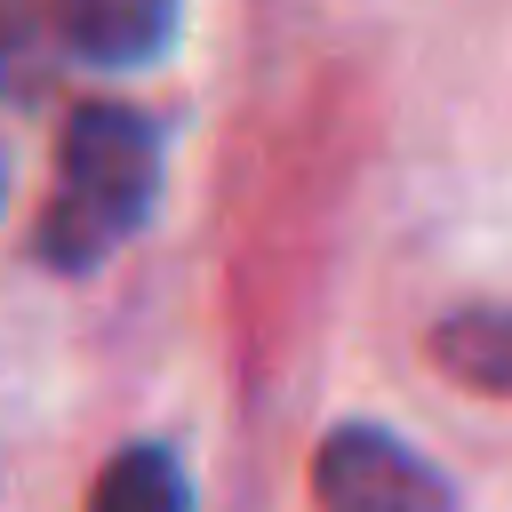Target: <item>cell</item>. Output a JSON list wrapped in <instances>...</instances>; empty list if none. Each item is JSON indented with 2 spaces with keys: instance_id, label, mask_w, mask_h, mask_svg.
Segmentation results:
<instances>
[{
  "instance_id": "obj_2",
  "label": "cell",
  "mask_w": 512,
  "mask_h": 512,
  "mask_svg": "<svg viewBox=\"0 0 512 512\" xmlns=\"http://www.w3.org/2000/svg\"><path fill=\"white\" fill-rule=\"evenodd\" d=\"M320 512H456L448 480L384 424H336L312 456Z\"/></svg>"
},
{
  "instance_id": "obj_5",
  "label": "cell",
  "mask_w": 512,
  "mask_h": 512,
  "mask_svg": "<svg viewBox=\"0 0 512 512\" xmlns=\"http://www.w3.org/2000/svg\"><path fill=\"white\" fill-rule=\"evenodd\" d=\"M88 512H192V488H184V464L152 440L120 448L88 496Z\"/></svg>"
},
{
  "instance_id": "obj_3",
  "label": "cell",
  "mask_w": 512,
  "mask_h": 512,
  "mask_svg": "<svg viewBox=\"0 0 512 512\" xmlns=\"http://www.w3.org/2000/svg\"><path fill=\"white\" fill-rule=\"evenodd\" d=\"M176 8H184V0H56V32H64V48H72L80 64L136 72V64L168 56Z\"/></svg>"
},
{
  "instance_id": "obj_1",
  "label": "cell",
  "mask_w": 512,
  "mask_h": 512,
  "mask_svg": "<svg viewBox=\"0 0 512 512\" xmlns=\"http://www.w3.org/2000/svg\"><path fill=\"white\" fill-rule=\"evenodd\" d=\"M160 192V128L128 104H80L56 136V192L40 216V264L96 272Z\"/></svg>"
},
{
  "instance_id": "obj_4",
  "label": "cell",
  "mask_w": 512,
  "mask_h": 512,
  "mask_svg": "<svg viewBox=\"0 0 512 512\" xmlns=\"http://www.w3.org/2000/svg\"><path fill=\"white\" fill-rule=\"evenodd\" d=\"M432 360H440L456 384H472V392H488V400H512V312H504V304H480V312L440 320V328H432Z\"/></svg>"
}]
</instances>
